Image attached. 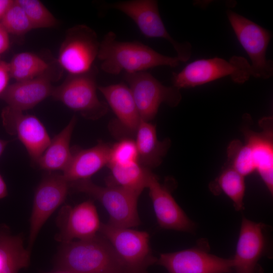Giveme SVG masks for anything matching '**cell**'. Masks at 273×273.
<instances>
[{"instance_id":"cell-1","label":"cell","mask_w":273,"mask_h":273,"mask_svg":"<svg viewBox=\"0 0 273 273\" xmlns=\"http://www.w3.org/2000/svg\"><path fill=\"white\" fill-rule=\"evenodd\" d=\"M98 58L105 72L118 75L122 71L134 73L160 66L175 67L180 62L177 57L162 55L138 41H121L113 31L106 33L100 41Z\"/></svg>"},{"instance_id":"cell-2","label":"cell","mask_w":273,"mask_h":273,"mask_svg":"<svg viewBox=\"0 0 273 273\" xmlns=\"http://www.w3.org/2000/svg\"><path fill=\"white\" fill-rule=\"evenodd\" d=\"M56 269L73 273H128L109 241L101 234L62 243Z\"/></svg>"},{"instance_id":"cell-3","label":"cell","mask_w":273,"mask_h":273,"mask_svg":"<svg viewBox=\"0 0 273 273\" xmlns=\"http://www.w3.org/2000/svg\"><path fill=\"white\" fill-rule=\"evenodd\" d=\"M98 69L94 65L88 71L68 74L63 82L54 87L53 98L86 119L98 120L105 116L109 106L97 95Z\"/></svg>"},{"instance_id":"cell-4","label":"cell","mask_w":273,"mask_h":273,"mask_svg":"<svg viewBox=\"0 0 273 273\" xmlns=\"http://www.w3.org/2000/svg\"><path fill=\"white\" fill-rule=\"evenodd\" d=\"M230 76L236 83H243L251 76L250 64L244 57L234 56L229 61L220 58L196 60L181 71L172 73L173 86L194 87Z\"/></svg>"},{"instance_id":"cell-5","label":"cell","mask_w":273,"mask_h":273,"mask_svg":"<svg viewBox=\"0 0 273 273\" xmlns=\"http://www.w3.org/2000/svg\"><path fill=\"white\" fill-rule=\"evenodd\" d=\"M70 188L86 194L102 203L109 216L108 223L116 227L131 228L140 224L137 209L139 197L117 186H98L90 179L70 182Z\"/></svg>"},{"instance_id":"cell-6","label":"cell","mask_w":273,"mask_h":273,"mask_svg":"<svg viewBox=\"0 0 273 273\" xmlns=\"http://www.w3.org/2000/svg\"><path fill=\"white\" fill-rule=\"evenodd\" d=\"M99 233L111 243L128 273H147L148 267L157 263L147 232L102 223Z\"/></svg>"},{"instance_id":"cell-7","label":"cell","mask_w":273,"mask_h":273,"mask_svg":"<svg viewBox=\"0 0 273 273\" xmlns=\"http://www.w3.org/2000/svg\"><path fill=\"white\" fill-rule=\"evenodd\" d=\"M124 79L127 83L142 120L150 122L153 120L161 104L174 107L181 100L180 89L173 85H163L146 71L125 73Z\"/></svg>"},{"instance_id":"cell-8","label":"cell","mask_w":273,"mask_h":273,"mask_svg":"<svg viewBox=\"0 0 273 273\" xmlns=\"http://www.w3.org/2000/svg\"><path fill=\"white\" fill-rule=\"evenodd\" d=\"M107 8L118 10L136 24L141 33L149 38H162L168 41L180 62L188 61L191 55L190 42H179L167 32L160 17L158 2L155 0H130L108 4Z\"/></svg>"},{"instance_id":"cell-9","label":"cell","mask_w":273,"mask_h":273,"mask_svg":"<svg viewBox=\"0 0 273 273\" xmlns=\"http://www.w3.org/2000/svg\"><path fill=\"white\" fill-rule=\"evenodd\" d=\"M100 42L96 32L85 25L68 29L58 53V64L69 74L86 72L98 58Z\"/></svg>"},{"instance_id":"cell-10","label":"cell","mask_w":273,"mask_h":273,"mask_svg":"<svg viewBox=\"0 0 273 273\" xmlns=\"http://www.w3.org/2000/svg\"><path fill=\"white\" fill-rule=\"evenodd\" d=\"M156 263L169 273H227L234 269L233 259L211 254L205 239H200L192 248L161 254Z\"/></svg>"},{"instance_id":"cell-11","label":"cell","mask_w":273,"mask_h":273,"mask_svg":"<svg viewBox=\"0 0 273 273\" xmlns=\"http://www.w3.org/2000/svg\"><path fill=\"white\" fill-rule=\"evenodd\" d=\"M226 15L235 34L251 60V76L268 79L273 74L272 62L266 58L271 33L249 19L231 10Z\"/></svg>"},{"instance_id":"cell-12","label":"cell","mask_w":273,"mask_h":273,"mask_svg":"<svg viewBox=\"0 0 273 273\" xmlns=\"http://www.w3.org/2000/svg\"><path fill=\"white\" fill-rule=\"evenodd\" d=\"M69 188V182L62 174L50 172L43 177L33 198L27 248L29 251L44 223L64 202Z\"/></svg>"},{"instance_id":"cell-13","label":"cell","mask_w":273,"mask_h":273,"mask_svg":"<svg viewBox=\"0 0 273 273\" xmlns=\"http://www.w3.org/2000/svg\"><path fill=\"white\" fill-rule=\"evenodd\" d=\"M2 118L7 131L16 135L31 159L36 162L49 145L51 139L42 122L36 116L7 106Z\"/></svg>"},{"instance_id":"cell-14","label":"cell","mask_w":273,"mask_h":273,"mask_svg":"<svg viewBox=\"0 0 273 273\" xmlns=\"http://www.w3.org/2000/svg\"><path fill=\"white\" fill-rule=\"evenodd\" d=\"M108 106L116 116L112 132L121 139L135 136L141 118L128 86L123 82L98 86Z\"/></svg>"},{"instance_id":"cell-15","label":"cell","mask_w":273,"mask_h":273,"mask_svg":"<svg viewBox=\"0 0 273 273\" xmlns=\"http://www.w3.org/2000/svg\"><path fill=\"white\" fill-rule=\"evenodd\" d=\"M57 222L60 231L56 239L62 243L75 239L79 240L94 237L99 232L102 223L97 208L91 200L74 207L64 206L61 210Z\"/></svg>"},{"instance_id":"cell-16","label":"cell","mask_w":273,"mask_h":273,"mask_svg":"<svg viewBox=\"0 0 273 273\" xmlns=\"http://www.w3.org/2000/svg\"><path fill=\"white\" fill-rule=\"evenodd\" d=\"M268 248L266 225L252 221L245 217L242 219L236 252L233 259L237 273H247L259 266L258 260Z\"/></svg>"},{"instance_id":"cell-17","label":"cell","mask_w":273,"mask_h":273,"mask_svg":"<svg viewBox=\"0 0 273 273\" xmlns=\"http://www.w3.org/2000/svg\"><path fill=\"white\" fill-rule=\"evenodd\" d=\"M147 188L160 227L187 232L194 231V222L175 201L170 190L159 182L155 174L152 176Z\"/></svg>"},{"instance_id":"cell-18","label":"cell","mask_w":273,"mask_h":273,"mask_svg":"<svg viewBox=\"0 0 273 273\" xmlns=\"http://www.w3.org/2000/svg\"><path fill=\"white\" fill-rule=\"evenodd\" d=\"M262 131L249 128L243 130L245 143L249 146L255 171H257L269 192L273 193L272 118L265 117L260 121Z\"/></svg>"},{"instance_id":"cell-19","label":"cell","mask_w":273,"mask_h":273,"mask_svg":"<svg viewBox=\"0 0 273 273\" xmlns=\"http://www.w3.org/2000/svg\"><path fill=\"white\" fill-rule=\"evenodd\" d=\"M54 74H47L31 79L16 81L9 85L0 98L9 106L23 112L35 107L52 96Z\"/></svg>"},{"instance_id":"cell-20","label":"cell","mask_w":273,"mask_h":273,"mask_svg":"<svg viewBox=\"0 0 273 273\" xmlns=\"http://www.w3.org/2000/svg\"><path fill=\"white\" fill-rule=\"evenodd\" d=\"M110 149V145L101 141L90 148L73 149L71 160L62 175L69 183L89 179L108 164Z\"/></svg>"},{"instance_id":"cell-21","label":"cell","mask_w":273,"mask_h":273,"mask_svg":"<svg viewBox=\"0 0 273 273\" xmlns=\"http://www.w3.org/2000/svg\"><path fill=\"white\" fill-rule=\"evenodd\" d=\"M135 136L139 163L149 169L159 166L169 149L170 140L159 141L156 125L142 120Z\"/></svg>"},{"instance_id":"cell-22","label":"cell","mask_w":273,"mask_h":273,"mask_svg":"<svg viewBox=\"0 0 273 273\" xmlns=\"http://www.w3.org/2000/svg\"><path fill=\"white\" fill-rule=\"evenodd\" d=\"M76 120V117L73 116L67 125L51 139L49 145L36 162L41 169L52 172L64 171L67 168L72 157L70 143Z\"/></svg>"},{"instance_id":"cell-23","label":"cell","mask_w":273,"mask_h":273,"mask_svg":"<svg viewBox=\"0 0 273 273\" xmlns=\"http://www.w3.org/2000/svg\"><path fill=\"white\" fill-rule=\"evenodd\" d=\"M111 171V178L108 184L117 186L139 197L147 188L153 175L150 169L139 162L124 165H108Z\"/></svg>"},{"instance_id":"cell-24","label":"cell","mask_w":273,"mask_h":273,"mask_svg":"<svg viewBox=\"0 0 273 273\" xmlns=\"http://www.w3.org/2000/svg\"><path fill=\"white\" fill-rule=\"evenodd\" d=\"M30 258V251L21 235L0 231V273H18L28 266Z\"/></svg>"},{"instance_id":"cell-25","label":"cell","mask_w":273,"mask_h":273,"mask_svg":"<svg viewBox=\"0 0 273 273\" xmlns=\"http://www.w3.org/2000/svg\"><path fill=\"white\" fill-rule=\"evenodd\" d=\"M8 64L11 78H14L16 81L54 74L51 64L31 52H24L16 54Z\"/></svg>"},{"instance_id":"cell-26","label":"cell","mask_w":273,"mask_h":273,"mask_svg":"<svg viewBox=\"0 0 273 273\" xmlns=\"http://www.w3.org/2000/svg\"><path fill=\"white\" fill-rule=\"evenodd\" d=\"M209 189L214 195L223 193L226 195L233 202L236 210L244 209L245 177L231 167L226 165L216 179L210 183Z\"/></svg>"},{"instance_id":"cell-27","label":"cell","mask_w":273,"mask_h":273,"mask_svg":"<svg viewBox=\"0 0 273 273\" xmlns=\"http://www.w3.org/2000/svg\"><path fill=\"white\" fill-rule=\"evenodd\" d=\"M227 165L245 177L255 171L249 146L238 140L232 141L227 148Z\"/></svg>"},{"instance_id":"cell-28","label":"cell","mask_w":273,"mask_h":273,"mask_svg":"<svg viewBox=\"0 0 273 273\" xmlns=\"http://www.w3.org/2000/svg\"><path fill=\"white\" fill-rule=\"evenodd\" d=\"M16 1L24 10L33 29L52 28L57 25L56 18L40 1Z\"/></svg>"},{"instance_id":"cell-29","label":"cell","mask_w":273,"mask_h":273,"mask_svg":"<svg viewBox=\"0 0 273 273\" xmlns=\"http://www.w3.org/2000/svg\"><path fill=\"white\" fill-rule=\"evenodd\" d=\"M0 23L9 34L22 36L33 28L22 8L16 0L9 8Z\"/></svg>"},{"instance_id":"cell-30","label":"cell","mask_w":273,"mask_h":273,"mask_svg":"<svg viewBox=\"0 0 273 273\" xmlns=\"http://www.w3.org/2000/svg\"><path fill=\"white\" fill-rule=\"evenodd\" d=\"M138 162L135 141L131 138L121 139L111 146L109 165H124Z\"/></svg>"},{"instance_id":"cell-31","label":"cell","mask_w":273,"mask_h":273,"mask_svg":"<svg viewBox=\"0 0 273 273\" xmlns=\"http://www.w3.org/2000/svg\"><path fill=\"white\" fill-rule=\"evenodd\" d=\"M10 78L8 62L2 60L0 57V97L8 86Z\"/></svg>"},{"instance_id":"cell-32","label":"cell","mask_w":273,"mask_h":273,"mask_svg":"<svg viewBox=\"0 0 273 273\" xmlns=\"http://www.w3.org/2000/svg\"><path fill=\"white\" fill-rule=\"evenodd\" d=\"M9 35L0 23V57L6 53L10 47Z\"/></svg>"},{"instance_id":"cell-33","label":"cell","mask_w":273,"mask_h":273,"mask_svg":"<svg viewBox=\"0 0 273 273\" xmlns=\"http://www.w3.org/2000/svg\"><path fill=\"white\" fill-rule=\"evenodd\" d=\"M13 2V0H0V21Z\"/></svg>"},{"instance_id":"cell-34","label":"cell","mask_w":273,"mask_h":273,"mask_svg":"<svg viewBox=\"0 0 273 273\" xmlns=\"http://www.w3.org/2000/svg\"><path fill=\"white\" fill-rule=\"evenodd\" d=\"M8 194L7 185L3 177L0 174V199H2Z\"/></svg>"},{"instance_id":"cell-35","label":"cell","mask_w":273,"mask_h":273,"mask_svg":"<svg viewBox=\"0 0 273 273\" xmlns=\"http://www.w3.org/2000/svg\"><path fill=\"white\" fill-rule=\"evenodd\" d=\"M8 141L0 139V157L8 145Z\"/></svg>"},{"instance_id":"cell-36","label":"cell","mask_w":273,"mask_h":273,"mask_svg":"<svg viewBox=\"0 0 273 273\" xmlns=\"http://www.w3.org/2000/svg\"><path fill=\"white\" fill-rule=\"evenodd\" d=\"M45 273H73V272L69 271L67 270H65V269H56V270H55L50 271V272H45Z\"/></svg>"},{"instance_id":"cell-37","label":"cell","mask_w":273,"mask_h":273,"mask_svg":"<svg viewBox=\"0 0 273 273\" xmlns=\"http://www.w3.org/2000/svg\"><path fill=\"white\" fill-rule=\"evenodd\" d=\"M260 272H261V270L260 269V268H259L256 270H255L254 271L250 272V273H260Z\"/></svg>"}]
</instances>
